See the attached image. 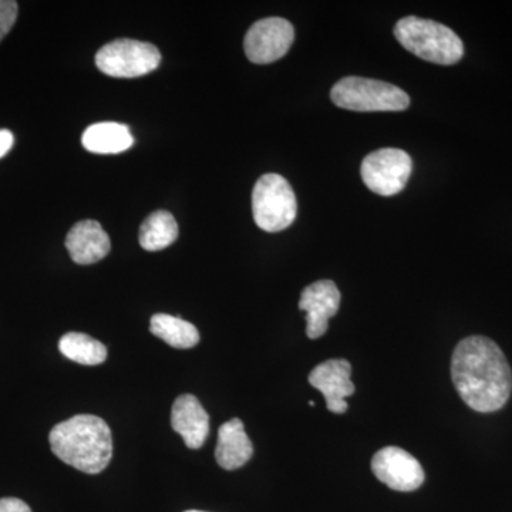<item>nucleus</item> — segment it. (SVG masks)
Returning a JSON list of instances; mask_svg holds the SVG:
<instances>
[{
	"instance_id": "obj_1",
	"label": "nucleus",
	"mask_w": 512,
	"mask_h": 512,
	"mask_svg": "<svg viewBox=\"0 0 512 512\" xmlns=\"http://www.w3.org/2000/svg\"><path fill=\"white\" fill-rule=\"evenodd\" d=\"M451 379L463 402L478 413L503 409L512 392L507 357L485 336H470L458 343L451 359Z\"/></svg>"
},
{
	"instance_id": "obj_2",
	"label": "nucleus",
	"mask_w": 512,
	"mask_h": 512,
	"mask_svg": "<svg viewBox=\"0 0 512 512\" xmlns=\"http://www.w3.org/2000/svg\"><path fill=\"white\" fill-rule=\"evenodd\" d=\"M49 441L56 457L86 474L101 473L113 457L110 427L92 414H79L57 424Z\"/></svg>"
},
{
	"instance_id": "obj_3",
	"label": "nucleus",
	"mask_w": 512,
	"mask_h": 512,
	"mask_svg": "<svg viewBox=\"0 0 512 512\" xmlns=\"http://www.w3.org/2000/svg\"><path fill=\"white\" fill-rule=\"evenodd\" d=\"M394 36L404 49L426 62L451 66L464 55L460 37L434 20L407 16L397 22Z\"/></svg>"
},
{
	"instance_id": "obj_4",
	"label": "nucleus",
	"mask_w": 512,
	"mask_h": 512,
	"mask_svg": "<svg viewBox=\"0 0 512 512\" xmlns=\"http://www.w3.org/2000/svg\"><path fill=\"white\" fill-rule=\"evenodd\" d=\"M330 97L340 109L359 113L403 111L410 106L409 94L400 87L365 77H345L333 86Z\"/></svg>"
},
{
	"instance_id": "obj_5",
	"label": "nucleus",
	"mask_w": 512,
	"mask_h": 512,
	"mask_svg": "<svg viewBox=\"0 0 512 512\" xmlns=\"http://www.w3.org/2000/svg\"><path fill=\"white\" fill-rule=\"evenodd\" d=\"M252 214L265 232H281L291 227L298 215V202L291 184L279 174H265L252 191Z\"/></svg>"
},
{
	"instance_id": "obj_6",
	"label": "nucleus",
	"mask_w": 512,
	"mask_h": 512,
	"mask_svg": "<svg viewBox=\"0 0 512 512\" xmlns=\"http://www.w3.org/2000/svg\"><path fill=\"white\" fill-rule=\"evenodd\" d=\"M161 63V53L151 43L119 39L101 47L96 66L101 73L116 79H134L154 72Z\"/></svg>"
},
{
	"instance_id": "obj_7",
	"label": "nucleus",
	"mask_w": 512,
	"mask_h": 512,
	"mask_svg": "<svg viewBox=\"0 0 512 512\" xmlns=\"http://www.w3.org/2000/svg\"><path fill=\"white\" fill-rule=\"evenodd\" d=\"M412 171V158L406 151L382 148L363 160L360 174L370 191L382 197H393L404 190Z\"/></svg>"
},
{
	"instance_id": "obj_8",
	"label": "nucleus",
	"mask_w": 512,
	"mask_h": 512,
	"mask_svg": "<svg viewBox=\"0 0 512 512\" xmlns=\"http://www.w3.org/2000/svg\"><path fill=\"white\" fill-rule=\"evenodd\" d=\"M295 40L292 23L282 18L258 20L244 40L245 55L252 63L268 64L282 59Z\"/></svg>"
},
{
	"instance_id": "obj_9",
	"label": "nucleus",
	"mask_w": 512,
	"mask_h": 512,
	"mask_svg": "<svg viewBox=\"0 0 512 512\" xmlns=\"http://www.w3.org/2000/svg\"><path fill=\"white\" fill-rule=\"evenodd\" d=\"M372 470L377 480L392 490L409 493L424 483V470L412 454L399 447H384L372 460Z\"/></svg>"
},
{
	"instance_id": "obj_10",
	"label": "nucleus",
	"mask_w": 512,
	"mask_h": 512,
	"mask_svg": "<svg viewBox=\"0 0 512 512\" xmlns=\"http://www.w3.org/2000/svg\"><path fill=\"white\" fill-rule=\"evenodd\" d=\"M342 296L335 282L329 279L306 286L299 299V309L306 313V335L319 339L328 332L329 320L339 311Z\"/></svg>"
},
{
	"instance_id": "obj_11",
	"label": "nucleus",
	"mask_w": 512,
	"mask_h": 512,
	"mask_svg": "<svg viewBox=\"0 0 512 512\" xmlns=\"http://www.w3.org/2000/svg\"><path fill=\"white\" fill-rule=\"evenodd\" d=\"M352 366L345 359H329L320 363L309 375V383L323 394L329 412H348V397L355 393L352 379Z\"/></svg>"
},
{
	"instance_id": "obj_12",
	"label": "nucleus",
	"mask_w": 512,
	"mask_h": 512,
	"mask_svg": "<svg viewBox=\"0 0 512 512\" xmlns=\"http://www.w3.org/2000/svg\"><path fill=\"white\" fill-rule=\"evenodd\" d=\"M171 426L183 437L185 446L198 450L210 434V416L197 397L183 394L174 402Z\"/></svg>"
},
{
	"instance_id": "obj_13",
	"label": "nucleus",
	"mask_w": 512,
	"mask_h": 512,
	"mask_svg": "<svg viewBox=\"0 0 512 512\" xmlns=\"http://www.w3.org/2000/svg\"><path fill=\"white\" fill-rule=\"evenodd\" d=\"M66 248L76 264L92 265L110 252L109 235L97 221L77 222L66 237Z\"/></svg>"
},
{
	"instance_id": "obj_14",
	"label": "nucleus",
	"mask_w": 512,
	"mask_h": 512,
	"mask_svg": "<svg viewBox=\"0 0 512 512\" xmlns=\"http://www.w3.org/2000/svg\"><path fill=\"white\" fill-rule=\"evenodd\" d=\"M254 454L251 440L245 433L244 423L232 419L222 424L218 430V443L215 458L224 470H238L248 463Z\"/></svg>"
},
{
	"instance_id": "obj_15",
	"label": "nucleus",
	"mask_w": 512,
	"mask_h": 512,
	"mask_svg": "<svg viewBox=\"0 0 512 512\" xmlns=\"http://www.w3.org/2000/svg\"><path fill=\"white\" fill-rule=\"evenodd\" d=\"M82 144L90 153L119 154L133 147L134 138L126 124L97 123L86 128Z\"/></svg>"
},
{
	"instance_id": "obj_16",
	"label": "nucleus",
	"mask_w": 512,
	"mask_h": 512,
	"mask_svg": "<svg viewBox=\"0 0 512 512\" xmlns=\"http://www.w3.org/2000/svg\"><path fill=\"white\" fill-rule=\"evenodd\" d=\"M150 332L175 349H191L200 342V332L192 323L165 313L151 318Z\"/></svg>"
},
{
	"instance_id": "obj_17",
	"label": "nucleus",
	"mask_w": 512,
	"mask_h": 512,
	"mask_svg": "<svg viewBox=\"0 0 512 512\" xmlns=\"http://www.w3.org/2000/svg\"><path fill=\"white\" fill-rule=\"evenodd\" d=\"M178 238V224L168 211H156L148 215L138 234V241L146 251H161L173 245Z\"/></svg>"
},
{
	"instance_id": "obj_18",
	"label": "nucleus",
	"mask_w": 512,
	"mask_h": 512,
	"mask_svg": "<svg viewBox=\"0 0 512 512\" xmlns=\"http://www.w3.org/2000/svg\"><path fill=\"white\" fill-rule=\"evenodd\" d=\"M60 353L80 365L96 366L107 359V349L99 340L84 333H66L59 342Z\"/></svg>"
},
{
	"instance_id": "obj_19",
	"label": "nucleus",
	"mask_w": 512,
	"mask_h": 512,
	"mask_svg": "<svg viewBox=\"0 0 512 512\" xmlns=\"http://www.w3.org/2000/svg\"><path fill=\"white\" fill-rule=\"evenodd\" d=\"M18 12V3L13 2V0H0V42L15 25Z\"/></svg>"
},
{
	"instance_id": "obj_20",
	"label": "nucleus",
	"mask_w": 512,
	"mask_h": 512,
	"mask_svg": "<svg viewBox=\"0 0 512 512\" xmlns=\"http://www.w3.org/2000/svg\"><path fill=\"white\" fill-rule=\"evenodd\" d=\"M0 512H32L29 505L18 498H2L0 500Z\"/></svg>"
},
{
	"instance_id": "obj_21",
	"label": "nucleus",
	"mask_w": 512,
	"mask_h": 512,
	"mask_svg": "<svg viewBox=\"0 0 512 512\" xmlns=\"http://www.w3.org/2000/svg\"><path fill=\"white\" fill-rule=\"evenodd\" d=\"M13 134L9 130H0V158L5 157L13 147Z\"/></svg>"
},
{
	"instance_id": "obj_22",
	"label": "nucleus",
	"mask_w": 512,
	"mask_h": 512,
	"mask_svg": "<svg viewBox=\"0 0 512 512\" xmlns=\"http://www.w3.org/2000/svg\"><path fill=\"white\" fill-rule=\"evenodd\" d=\"M185 512H204V511H185Z\"/></svg>"
}]
</instances>
